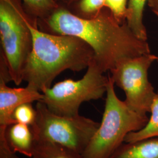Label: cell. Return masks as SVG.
I'll list each match as a JSON object with an SVG mask.
<instances>
[{"mask_svg":"<svg viewBox=\"0 0 158 158\" xmlns=\"http://www.w3.org/2000/svg\"><path fill=\"white\" fill-rule=\"evenodd\" d=\"M38 25L45 32L83 40L94 51V60L104 73L126 60L151 53L147 40L137 37L127 22L118 23L106 6L94 18L83 19L60 6L48 17L38 20Z\"/></svg>","mask_w":158,"mask_h":158,"instance_id":"obj_1","label":"cell"},{"mask_svg":"<svg viewBox=\"0 0 158 158\" xmlns=\"http://www.w3.org/2000/svg\"><path fill=\"white\" fill-rule=\"evenodd\" d=\"M29 26L33 46L23 72L29 87L42 92L66 70L80 72L88 68L94 53L83 40L70 35L45 32L38 28V19L31 17Z\"/></svg>","mask_w":158,"mask_h":158,"instance_id":"obj_2","label":"cell"},{"mask_svg":"<svg viewBox=\"0 0 158 158\" xmlns=\"http://www.w3.org/2000/svg\"><path fill=\"white\" fill-rule=\"evenodd\" d=\"M106 98L102 122L82 153L84 158H109L124 142L130 132L142 129L149 118L131 110L119 100L115 84L108 76Z\"/></svg>","mask_w":158,"mask_h":158,"instance_id":"obj_3","label":"cell"},{"mask_svg":"<svg viewBox=\"0 0 158 158\" xmlns=\"http://www.w3.org/2000/svg\"><path fill=\"white\" fill-rule=\"evenodd\" d=\"M31 17L21 0H0V58L17 85L23 81V72L32 50V34L29 26Z\"/></svg>","mask_w":158,"mask_h":158,"instance_id":"obj_4","label":"cell"},{"mask_svg":"<svg viewBox=\"0 0 158 158\" xmlns=\"http://www.w3.org/2000/svg\"><path fill=\"white\" fill-rule=\"evenodd\" d=\"M84 76L79 80L66 79L43 91L42 101L57 115L73 117L79 115L81 104L102 98L107 91L108 77L93 60Z\"/></svg>","mask_w":158,"mask_h":158,"instance_id":"obj_5","label":"cell"},{"mask_svg":"<svg viewBox=\"0 0 158 158\" xmlns=\"http://www.w3.org/2000/svg\"><path fill=\"white\" fill-rule=\"evenodd\" d=\"M37 117L31 126L36 139L46 140L83 153L100 123L77 115L67 117L51 111L45 104L38 102Z\"/></svg>","mask_w":158,"mask_h":158,"instance_id":"obj_6","label":"cell"},{"mask_svg":"<svg viewBox=\"0 0 158 158\" xmlns=\"http://www.w3.org/2000/svg\"><path fill=\"white\" fill-rule=\"evenodd\" d=\"M156 59L151 53L143 55L126 60L110 71L115 85L125 92L127 105L143 116L151 113L156 95L148 79V70Z\"/></svg>","mask_w":158,"mask_h":158,"instance_id":"obj_7","label":"cell"},{"mask_svg":"<svg viewBox=\"0 0 158 158\" xmlns=\"http://www.w3.org/2000/svg\"><path fill=\"white\" fill-rule=\"evenodd\" d=\"M44 94L27 85L26 87L11 88L0 80V126L7 127L15 123L12 118L14 111L25 103L42 101Z\"/></svg>","mask_w":158,"mask_h":158,"instance_id":"obj_8","label":"cell"},{"mask_svg":"<svg viewBox=\"0 0 158 158\" xmlns=\"http://www.w3.org/2000/svg\"><path fill=\"white\" fill-rule=\"evenodd\" d=\"M6 140L15 152L32 158L36 139L31 127L21 123H14L6 127Z\"/></svg>","mask_w":158,"mask_h":158,"instance_id":"obj_9","label":"cell"},{"mask_svg":"<svg viewBox=\"0 0 158 158\" xmlns=\"http://www.w3.org/2000/svg\"><path fill=\"white\" fill-rule=\"evenodd\" d=\"M109 158H158V136L124 142Z\"/></svg>","mask_w":158,"mask_h":158,"instance_id":"obj_10","label":"cell"},{"mask_svg":"<svg viewBox=\"0 0 158 158\" xmlns=\"http://www.w3.org/2000/svg\"><path fill=\"white\" fill-rule=\"evenodd\" d=\"M32 158H84L81 153L55 142L36 139Z\"/></svg>","mask_w":158,"mask_h":158,"instance_id":"obj_11","label":"cell"},{"mask_svg":"<svg viewBox=\"0 0 158 158\" xmlns=\"http://www.w3.org/2000/svg\"><path fill=\"white\" fill-rule=\"evenodd\" d=\"M148 0H128L127 23L137 37L143 40H148L147 29L143 21V12Z\"/></svg>","mask_w":158,"mask_h":158,"instance_id":"obj_12","label":"cell"},{"mask_svg":"<svg viewBox=\"0 0 158 158\" xmlns=\"http://www.w3.org/2000/svg\"><path fill=\"white\" fill-rule=\"evenodd\" d=\"M151 117L142 129L130 132L125 136L124 142L132 143L142 139L158 136V90L151 108Z\"/></svg>","mask_w":158,"mask_h":158,"instance_id":"obj_13","label":"cell"},{"mask_svg":"<svg viewBox=\"0 0 158 158\" xmlns=\"http://www.w3.org/2000/svg\"><path fill=\"white\" fill-rule=\"evenodd\" d=\"M26 12L38 20L44 19L60 6L55 0H21Z\"/></svg>","mask_w":158,"mask_h":158,"instance_id":"obj_14","label":"cell"},{"mask_svg":"<svg viewBox=\"0 0 158 158\" xmlns=\"http://www.w3.org/2000/svg\"><path fill=\"white\" fill-rule=\"evenodd\" d=\"M106 0H78L66 8L76 16L83 19L96 17L104 7Z\"/></svg>","mask_w":158,"mask_h":158,"instance_id":"obj_15","label":"cell"},{"mask_svg":"<svg viewBox=\"0 0 158 158\" xmlns=\"http://www.w3.org/2000/svg\"><path fill=\"white\" fill-rule=\"evenodd\" d=\"M37 117L36 108L32 103H25L15 109L12 115L15 123L32 126L35 123Z\"/></svg>","mask_w":158,"mask_h":158,"instance_id":"obj_16","label":"cell"},{"mask_svg":"<svg viewBox=\"0 0 158 158\" xmlns=\"http://www.w3.org/2000/svg\"><path fill=\"white\" fill-rule=\"evenodd\" d=\"M128 0H106L104 6L111 12L114 17L120 23L127 22Z\"/></svg>","mask_w":158,"mask_h":158,"instance_id":"obj_17","label":"cell"},{"mask_svg":"<svg viewBox=\"0 0 158 158\" xmlns=\"http://www.w3.org/2000/svg\"><path fill=\"white\" fill-rule=\"evenodd\" d=\"M6 127L0 126V158H20L12 150L6 140Z\"/></svg>","mask_w":158,"mask_h":158,"instance_id":"obj_18","label":"cell"},{"mask_svg":"<svg viewBox=\"0 0 158 158\" xmlns=\"http://www.w3.org/2000/svg\"><path fill=\"white\" fill-rule=\"evenodd\" d=\"M147 3L153 12L158 17V0H148Z\"/></svg>","mask_w":158,"mask_h":158,"instance_id":"obj_19","label":"cell"},{"mask_svg":"<svg viewBox=\"0 0 158 158\" xmlns=\"http://www.w3.org/2000/svg\"><path fill=\"white\" fill-rule=\"evenodd\" d=\"M59 5L65 8H68L69 6L72 5L78 0H55Z\"/></svg>","mask_w":158,"mask_h":158,"instance_id":"obj_20","label":"cell"},{"mask_svg":"<svg viewBox=\"0 0 158 158\" xmlns=\"http://www.w3.org/2000/svg\"><path fill=\"white\" fill-rule=\"evenodd\" d=\"M156 61H157V62L158 63V56H156Z\"/></svg>","mask_w":158,"mask_h":158,"instance_id":"obj_21","label":"cell"}]
</instances>
